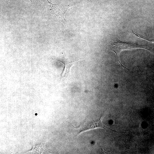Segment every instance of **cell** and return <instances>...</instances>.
Returning a JSON list of instances; mask_svg holds the SVG:
<instances>
[{
    "label": "cell",
    "instance_id": "cell-2",
    "mask_svg": "<svg viewBox=\"0 0 154 154\" xmlns=\"http://www.w3.org/2000/svg\"><path fill=\"white\" fill-rule=\"evenodd\" d=\"M103 118L102 117L100 120L98 121L94 122L93 121L91 123L85 122L82 125L79 127L76 128L73 126L77 130H78V135L86 131L94 129L97 128H103L106 130L108 129L109 131L110 129L112 131L118 132L112 129L107 127L105 126L102 123V120Z\"/></svg>",
    "mask_w": 154,
    "mask_h": 154
},
{
    "label": "cell",
    "instance_id": "cell-3",
    "mask_svg": "<svg viewBox=\"0 0 154 154\" xmlns=\"http://www.w3.org/2000/svg\"><path fill=\"white\" fill-rule=\"evenodd\" d=\"M57 60L58 61L64 64V68L63 71L61 74V77H67L69 74L71 68L76 62L80 60L71 62H62L60 61Z\"/></svg>",
    "mask_w": 154,
    "mask_h": 154
},
{
    "label": "cell",
    "instance_id": "cell-1",
    "mask_svg": "<svg viewBox=\"0 0 154 154\" xmlns=\"http://www.w3.org/2000/svg\"><path fill=\"white\" fill-rule=\"evenodd\" d=\"M138 48H142L147 49L145 46L143 45L135 43L123 42L119 40L114 42L111 46V50L114 52L116 54L117 61L123 68L127 69H128L121 64L119 60V56L120 52L124 50H132Z\"/></svg>",
    "mask_w": 154,
    "mask_h": 154
},
{
    "label": "cell",
    "instance_id": "cell-4",
    "mask_svg": "<svg viewBox=\"0 0 154 154\" xmlns=\"http://www.w3.org/2000/svg\"><path fill=\"white\" fill-rule=\"evenodd\" d=\"M146 39V40H148V41H150L151 42H152L153 43H154V40H147V39Z\"/></svg>",
    "mask_w": 154,
    "mask_h": 154
}]
</instances>
